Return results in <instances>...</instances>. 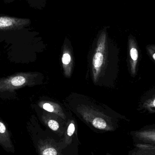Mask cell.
<instances>
[{
  "instance_id": "obj_1",
  "label": "cell",
  "mask_w": 155,
  "mask_h": 155,
  "mask_svg": "<svg viewBox=\"0 0 155 155\" xmlns=\"http://www.w3.org/2000/svg\"><path fill=\"white\" fill-rule=\"evenodd\" d=\"M137 110L149 114L155 113V86L142 96L138 103Z\"/></svg>"
},
{
  "instance_id": "obj_2",
  "label": "cell",
  "mask_w": 155,
  "mask_h": 155,
  "mask_svg": "<svg viewBox=\"0 0 155 155\" xmlns=\"http://www.w3.org/2000/svg\"><path fill=\"white\" fill-rule=\"evenodd\" d=\"M134 135L139 143L155 146V126L145 127L134 132Z\"/></svg>"
},
{
  "instance_id": "obj_3",
  "label": "cell",
  "mask_w": 155,
  "mask_h": 155,
  "mask_svg": "<svg viewBox=\"0 0 155 155\" xmlns=\"http://www.w3.org/2000/svg\"><path fill=\"white\" fill-rule=\"evenodd\" d=\"M129 47L130 58V71L132 76L134 77L137 74L139 53L136 41L132 36L129 38Z\"/></svg>"
},
{
  "instance_id": "obj_4",
  "label": "cell",
  "mask_w": 155,
  "mask_h": 155,
  "mask_svg": "<svg viewBox=\"0 0 155 155\" xmlns=\"http://www.w3.org/2000/svg\"><path fill=\"white\" fill-rule=\"evenodd\" d=\"M134 155H155V146L138 143L136 145Z\"/></svg>"
},
{
  "instance_id": "obj_5",
  "label": "cell",
  "mask_w": 155,
  "mask_h": 155,
  "mask_svg": "<svg viewBox=\"0 0 155 155\" xmlns=\"http://www.w3.org/2000/svg\"><path fill=\"white\" fill-rule=\"evenodd\" d=\"M22 21L21 19H15L12 17H0V28L11 26L19 22Z\"/></svg>"
},
{
  "instance_id": "obj_6",
  "label": "cell",
  "mask_w": 155,
  "mask_h": 155,
  "mask_svg": "<svg viewBox=\"0 0 155 155\" xmlns=\"http://www.w3.org/2000/svg\"><path fill=\"white\" fill-rule=\"evenodd\" d=\"M104 62V56L101 53L97 52L95 54L93 58V64L97 69L100 68Z\"/></svg>"
},
{
  "instance_id": "obj_7",
  "label": "cell",
  "mask_w": 155,
  "mask_h": 155,
  "mask_svg": "<svg viewBox=\"0 0 155 155\" xmlns=\"http://www.w3.org/2000/svg\"><path fill=\"white\" fill-rule=\"evenodd\" d=\"M93 125L95 127L99 129H104L106 127L107 124L103 118L96 117L93 121Z\"/></svg>"
},
{
  "instance_id": "obj_8",
  "label": "cell",
  "mask_w": 155,
  "mask_h": 155,
  "mask_svg": "<svg viewBox=\"0 0 155 155\" xmlns=\"http://www.w3.org/2000/svg\"><path fill=\"white\" fill-rule=\"evenodd\" d=\"M25 82V79L22 76H17L12 78V84L15 86L22 85Z\"/></svg>"
},
{
  "instance_id": "obj_9",
  "label": "cell",
  "mask_w": 155,
  "mask_h": 155,
  "mask_svg": "<svg viewBox=\"0 0 155 155\" xmlns=\"http://www.w3.org/2000/svg\"><path fill=\"white\" fill-rule=\"evenodd\" d=\"M146 48L149 56L155 62V44L148 45Z\"/></svg>"
},
{
  "instance_id": "obj_10",
  "label": "cell",
  "mask_w": 155,
  "mask_h": 155,
  "mask_svg": "<svg viewBox=\"0 0 155 155\" xmlns=\"http://www.w3.org/2000/svg\"><path fill=\"white\" fill-rule=\"evenodd\" d=\"M48 126L49 127L54 131L58 130L59 127V125L56 121L53 120H51L48 122Z\"/></svg>"
},
{
  "instance_id": "obj_11",
  "label": "cell",
  "mask_w": 155,
  "mask_h": 155,
  "mask_svg": "<svg viewBox=\"0 0 155 155\" xmlns=\"http://www.w3.org/2000/svg\"><path fill=\"white\" fill-rule=\"evenodd\" d=\"M57 152L56 150L53 148H46L44 150L42 155H56Z\"/></svg>"
},
{
  "instance_id": "obj_12",
  "label": "cell",
  "mask_w": 155,
  "mask_h": 155,
  "mask_svg": "<svg viewBox=\"0 0 155 155\" xmlns=\"http://www.w3.org/2000/svg\"><path fill=\"white\" fill-rule=\"evenodd\" d=\"M62 61L64 64L65 65L69 64L71 61V55L68 53L64 54L63 56Z\"/></svg>"
},
{
  "instance_id": "obj_13",
  "label": "cell",
  "mask_w": 155,
  "mask_h": 155,
  "mask_svg": "<svg viewBox=\"0 0 155 155\" xmlns=\"http://www.w3.org/2000/svg\"><path fill=\"white\" fill-rule=\"evenodd\" d=\"M75 131V126L73 124H71L69 125L68 128V131H67V134L69 136H71L74 133Z\"/></svg>"
},
{
  "instance_id": "obj_14",
  "label": "cell",
  "mask_w": 155,
  "mask_h": 155,
  "mask_svg": "<svg viewBox=\"0 0 155 155\" xmlns=\"http://www.w3.org/2000/svg\"><path fill=\"white\" fill-rule=\"evenodd\" d=\"M43 108L45 110L48 112H52L54 111V108L52 106L48 103H46L43 105Z\"/></svg>"
}]
</instances>
